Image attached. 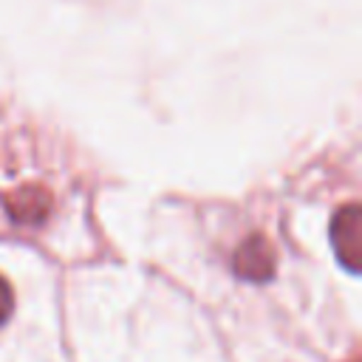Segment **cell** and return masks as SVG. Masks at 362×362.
<instances>
[{"label": "cell", "instance_id": "obj_4", "mask_svg": "<svg viewBox=\"0 0 362 362\" xmlns=\"http://www.w3.org/2000/svg\"><path fill=\"white\" fill-rule=\"evenodd\" d=\"M11 311H14V291H11V286L0 277V325L11 317Z\"/></svg>", "mask_w": 362, "mask_h": 362}, {"label": "cell", "instance_id": "obj_1", "mask_svg": "<svg viewBox=\"0 0 362 362\" xmlns=\"http://www.w3.org/2000/svg\"><path fill=\"white\" fill-rule=\"evenodd\" d=\"M331 243L348 272H359L362 260V215L356 204L342 206L331 221Z\"/></svg>", "mask_w": 362, "mask_h": 362}, {"label": "cell", "instance_id": "obj_2", "mask_svg": "<svg viewBox=\"0 0 362 362\" xmlns=\"http://www.w3.org/2000/svg\"><path fill=\"white\" fill-rule=\"evenodd\" d=\"M235 274L252 283H263L274 274V252L263 235L246 238L235 252Z\"/></svg>", "mask_w": 362, "mask_h": 362}, {"label": "cell", "instance_id": "obj_3", "mask_svg": "<svg viewBox=\"0 0 362 362\" xmlns=\"http://www.w3.org/2000/svg\"><path fill=\"white\" fill-rule=\"evenodd\" d=\"M6 206H8V212H11L14 221L37 223V221L45 218V212L51 206V198L40 187H23V189H17L14 195L6 198Z\"/></svg>", "mask_w": 362, "mask_h": 362}]
</instances>
